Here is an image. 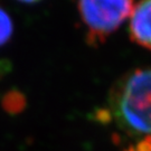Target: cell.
I'll return each mask as SVG.
<instances>
[{"instance_id": "cell-3", "label": "cell", "mask_w": 151, "mask_h": 151, "mask_svg": "<svg viewBox=\"0 0 151 151\" xmlns=\"http://www.w3.org/2000/svg\"><path fill=\"white\" fill-rule=\"evenodd\" d=\"M131 40L151 50V0H140L131 12L129 24Z\"/></svg>"}, {"instance_id": "cell-6", "label": "cell", "mask_w": 151, "mask_h": 151, "mask_svg": "<svg viewBox=\"0 0 151 151\" xmlns=\"http://www.w3.org/2000/svg\"><path fill=\"white\" fill-rule=\"evenodd\" d=\"M19 2H24V4H35V2H38L40 0H17Z\"/></svg>"}, {"instance_id": "cell-4", "label": "cell", "mask_w": 151, "mask_h": 151, "mask_svg": "<svg viewBox=\"0 0 151 151\" xmlns=\"http://www.w3.org/2000/svg\"><path fill=\"white\" fill-rule=\"evenodd\" d=\"M14 32V24L10 15L0 7V46L9 42Z\"/></svg>"}, {"instance_id": "cell-5", "label": "cell", "mask_w": 151, "mask_h": 151, "mask_svg": "<svg viewBox=\"0 0 151 151\" xmlns=\"http://www.w3.org/2000/svg\"><path fill=\"white\" fill-rule=\"evenodd\" d=\"M134 149L135 151H151V135H146L139 139Z\"/></svg>"}, {"instance_id": "cell-2", "label": "cell", "mask_w": 151, "mask_h": 151, "mask_svg": "<svg viewBox=\"0 0 151 151\" xmlns=\"http://www.w3.org/2000/svg\"><path fill=\"white\" fill-rule=\"evenodd\" d=\"M77 8L87 43L97 46L130 18L134 0H77Z\"/></svg>"}, {"instance_id": "cell-7", "label": "cell", "mask_w": 151, "mask_h": 151, "mask_svg": "<svg viewBox=\"0 0 151 151\" xmlns=\"http://www.w3.org/2000/svg\"><path fill=\"white\" fill-rule=\"evenodd\" d=\"M123 151H135V149L133 147H128V148H125Z\"/></svg>"}, {"instance_id": "cell-1", "label": "cell", "mask_w": 151, "mask_h": 151, "mask_svg": "<svg viewBox=\"0 0 151 151\" xmlns=\"http://www.w3.org/2000/svg\"><path fill=\"white\" fill-rule=\"evenodd\" d=\"M109 111L130 137L151 135V70H131L115 82L110 91Z\"/></svg>"}]
</instances>
